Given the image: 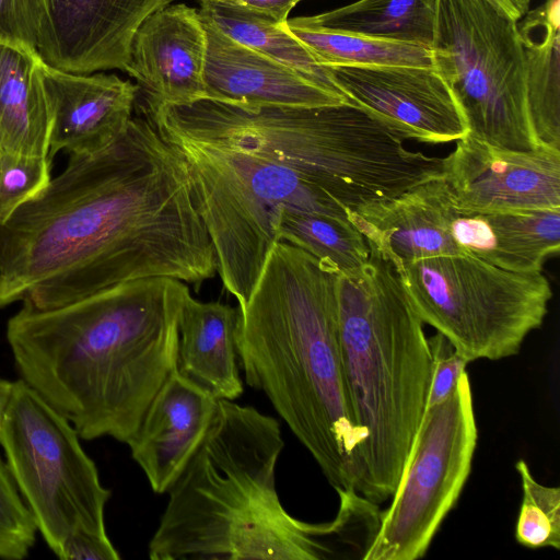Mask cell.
Masks as SVG:
<instances>
[{
	"label": "cell",
	"mask_w": 560,
	"mask_h": 560,
	"mask_svg": "<svg viewBox=\"0 0 560 560\" xmlns=\"http://www.w3.org/2000/svg\"><path fill=\"white\" fill-rule=\"evenodd\" d=\"M217 258L183 158L148 120L66 168L0 223V308L59 307L168 277L199 289Z\"/></svg>",
	"instance_id": "cell-1"
},
{
	"label": "cell",
	"mask_w": 560,
	"mask_h": 560,
	"mask_svg": "<svg viewBox=\"0 0 560 560\" xmlns=\"http://www.w3.org/2000/svg\"><path fill=\"white\" fill-rule=\"evenodd\" d=\"M190 295L168 277L122 282L49 310L22 303L5 336L21 378L83 440L129 444L176 370Z\"/></svg>",
	"instance_id": "cell-2"
},
{
	"label": "cell",
	"mask_w": 560,
	"mask_h": 560,
	"mask_svg": "<svg viewBox=\"0 0 560 560\" xmlns=\"http://www.w3.org/2000/svg\"><path fill=\"white\" fill-rule=\"evenodd\" d=\"M338 273L278 242L238 310L235 343L246 383L261 392L335 490H354L362 433L345 377Z\"/></svg>",
	"instance_id": "cell-3"
},
{
	"label": "cell",
	"mask_w": 560,
	"mask_h": 560,
	"mask_svg": "<svg viewBox=\"0 0 560 560\" xmlns=\"http://www.w3.org/2000/svg\"><path fill=\"white\" fill-rule=\"evenodd\" d=\"M279 422L252 406L219 400L149 544L152 560H324L314 524L281 504Z\"/></svg>",
	"instance_id": "cell-4"
},
{
	"label": "cell",
	"mask_w": 560,
	"mask_h": 560,
	"mask_svg": "<svg viewBox=\"0 0 560 560\" xmlns=\"http://www.w3.org/2000/svg\"><path fill=\"white\" fill-rule=\"evenodd\" d=\"M366 241L364 269L338 275V317L348 394L363 438L355 492L380 504L392 498L420 425L432 355L394 265Z\"/></svg>",
	"instance_id": "cell-5"
},
{
	"label": "cell",
	"mask_w": 560,
	"mask_h": 560,
	"mask_svg": "<svg viewBox=\"0 0 560 560\" xmlns=\"http://www.w3.org/2000/svg\"><path fill=\"white\" fill-rule=\"evenodd\" d=\"M183 158L200 217L212 242L217 272L243 310L278 238L282 211L350 221L328 192L283 165L224 147L159 131ZM351 222V221H350Z\"/></svg>",
	"instance_id": "cell-6"
},
{
	"label": "cell",
	"mask_w": 560,
	"mask_h": 560,
	"mask_svg": "<svg viewBox=\"0 0 560 560\" xmlns=\"http://www.w3.org/2000/svg\"><path fill=\"white\" fill-rule=\"evenodd\" d=\"M395 270L422 323L468 362L516 355L542 325L552 298L541 271L506 270L467 254L420 259Z\"/></svg>",
	"instance_id": "cell-7"
},
{
	"label": "cell",
	"mask_w": 560,
	"mask_h": 560,
	"mask_svg": "<svg viewBox=\"0 0 560 560\" xmlns=\"http://www.w3.org/2000/svg\"><path fill=\"white\" fill-rule=\"evenodd\" d=\"M430 49L459 106L466 135L508 150L539 147L528 115L516 21L488 0H439Z\"/></svg>",
	"instance_id": "cell-8"
},
{
	"label": "cell",
	"mask_w": 560,
	"mask_h": 560,
	"mask_svg": "<svg viewBox=\"0 0 560 560\" xmlns=\"http://www.w3.org/2000/svg\"><path fill=\"white\" fill-rule=\"evenodd\" d=\"M80 439L70 421L36 390L22 378L14 382L0 445L37 529L55 555L77 529L107 534L110 490L102 485Z\"/></svg>",
	"instance_id": "cell-9"
},
{
	"label": "cell",
	"mask_w": 560,
	"mask_h": 560,
	"mask_svg": "<svg viewBox=\"0 0 560 560\" xmlns=\"http://www.w3.org/2000/svg\"><path fill=\"white\" fill-rule=\"evenodd\" d=\"M478 440L471 385L465 371L453 392L424 409L399 482L363 560L422 558L456 504Z\"/></svg>",
	"instance_id": "cell-10"
},
{
	"label": "cell",
	"mask_w": 560,
	"mask_h": 560,
	"mask_svg": "<svg viewBox=\"0 0 560 560\" xmlns=\"http://www.w3.org/2000/svg\"><path fill=\"white\" fill-rule=\"evenodd\" d=\"M442 177L456 206L466 211L560 209V150L492 147L468 135L443 158Z\"/></svg>",
	"instance_id": "cell-11"
},
{
	"label": "cell",
	"mask_w": 560,
	"mask_h": 560,
	"mask_svg": "<svg viewBox=\"0 0 560 560\" xmlns=\"http://www.w3.org/2000/svg\"><path fill=\"white\" fill-rule=\"evenodd\" d=\"M325 67L350 103L405 127L418 141L450 142L467 133L459 106L434 67Z\"/></svg>",
	"instance_id": "cell-12"
},
{
	"label": "cell",
	"mask_w": 560,
	"mask_h": 560,
	"mask_svg": "<svg viewBox=\"0 0 560 560\" xmlns=\"http://www.w3.org/2000/svg\"><path fill=\"white\" fill-rule=\"evenodd\" d=\"M175 0H47L37 49L44 62L70 72H126L133 36L153 12Z\"/></svg>",
	"instance_id": "cell-13"
},
{
	"label": "cell",
	"mask_w": 560,
	"mask_h": 560,
	"mask_svg": "<svg viewBox=\"0 0 560 560\" xmlns=\"http://www.w3.org/2000/svg\"><path fill=\"white\" fill-rule=\"evenodd\" d=\"M206 51L199 12L184 3L170 4L137 30L126 72L137 80L147 108L188 105L206 98Z\"/></svg>",
	"instance_id": "cell-14"
},
{
	"label": "cell",
	"mask_w": 560,
	"mask_h": 560,
	"mask_svg": "<svg viewBox=\"0 0 560 560\" xmlns=\"http://www.w3.org/2000/svg\"><path fill=\"white\" fill-rule=\"evenodd\" d=\"M40 73L49 105V158L95 153L118 138L131 119L138 85L116 74L75 73L44 61Z\"/></svg>",
	"instance_id": "cell-15"
},
{
	"label": "cell",
	"mask_w": 560,
	"mask_h": 560,
	"mask_svg": "<svg viewBox=\"0 0 560 560\" xmlns=\"http://www.w3.org/2000/svg\"><path fill=\"white\" fill-rule=\"evenodd\" d=\"M201 20L207 34L206 98L244 107L349 102L290 67L230 38L206 19Z\"/></svg>",
	"instance_id": "cell-16"
},
{
	"label": "cell",
	"mask_w": 560,
	"mask_h": 560,
	"mask_svg": "<svg viewBox=\"0 0 560 560\" xmlns=\"http://www.w3.org/2000/svg\"><path fill=\"white\" fill-rule=\"evenodd\" d=\"M219 400L177 369L155 395L128 444L155 493H167L202 443Z\"/></svg>",
	"instance_id": "cell-17"
},
{
	"label": "cell",
	"mask_w": 560,
	"mask_h": 560,
	"mask_svg": "<svg viewBox=\"0 0 560 560\" xmlns=\"http://www.w3.org/2000/svg\"><path fill=\"white\" fill-rule=\"evenodd\" d=\"M454 200L443 177L428 180L351 223L395 269L420 259L460 255L448 230Z\"/></svg>",
	"instance_id": "cell-18"
},
{
	"label": "cell",
	"mask_w": 560,
	"mask_h": 560,
	"mask_svg": "<svg viewBox=\"0 0 560 560\" xmlns=\"http://www.w3.org/2000/svg\"><path fill=\"white\" fill-rule=\"evenodd\" d=\"M238 308L187 298L179 322L177 372L218 400L243 393L235 343Z\"/></svg>",
	"instance_id": "cell-19"
},
{
	"label": "cell",
	"mask_w": 560,
	"mask_h": 560,
	"mask_svg": "<svg viewBox=\"0 0 560 560\" xmlns=\"http://www.w3.org/2000/svg\"><path fill=\"white\" fill-rule=\"evenodd\" d=\"M36 50L0 42V152L49 156L51 116Z\"/></svg>",
	"instance_id": "cell-20"
},
{
	"label": "cell",
	"mask_w": 560,
	"mask_h": 560,
	"mask_svg": "<svg viewBox=\"0 0 560 560\" xmlns=\"http://www.w3.org/2000/svg\"><path fill=\"white\" fill-rule=\"evenodd\" d=\"M527 108L539 145L560 150V0H546L517 25Z\"/></svg>",
	"instance_id": "cell-21"
},
{
	"label": "cell",
	"mask_w": 560,
	"mask_h": 560,
	"mask_svg": "<svg viewBox=\"0 0 560 560\" xmlns=\"http://www.w3.org/2000/svg\"><path fill=\"white\" fill-rule=\"evenodd\" d=\"M439 0H358L301 21L316 27L431 47Z\"/></svg>",
	"instance_id": "cell-22"
},
{
	"label": "cell",
	"mask_w": 560,
	"mask_h": 560,
	"mask_svg": "<svg viewBox=\"0 0 560 560\" xmlns=\"http://www.w3.org/2000/svg\"><path fill=\"white\" fill-rule=\"evenodd\" d=\"M199 2L200 16L230 38L290 67L315 84L346 97L334 83L327 68L319 65L283 24L247 9L207 0Z\"/></svg>",
	"instance_id": "cell-23"
},
{
	"label": "cell",
	"mask_w": 560,
	"mask_h": 560,
	"mask_svg": "<svg viewBox=\"0 0 560 560\" xmlns=\"http://www.w3.org/2000/svg\"><path fill=\"white\" fill-rule=\"evenodd\" d=\"M283 27L322 66L434 67L430 47L308 25L300 16Z\"/></svg>",
	"instance_id": "cell-24"
},
{
	"label": "cell",
	"mask_w": 560,
	"mask_h": 560,
	"mask_svg": "<svg viewBox=\"0 0 560 560\" xmlns=\"http://www.w3.org/2000/svg\"><path fill=\"white\" fill-rule=\"evenodd\" d=\"M277 231L279 241L303 249L339 276H357L369 261L366 237L348 220L284 210Z\"/></svg>",
	"instance_id": "cell-25"
},
{
	"label": "cell",
	"mask_w": 560,
	"mask_h": 560,
	"mask_svg": "<svg viewBox=\"0 0 560 560\" xmlns=\"http://www.w3.org/2000/svg\"><path fill=\"white\" fill-rule=\"evenodd\" d=\"M515 469L522 486V502L515 526L516 541L527 548H560V488L539 483L525 459Z\"/></svg>",
	"instance_id": "cell-26"
},
{
	"label": "cell",
	"mask_w": 560,
	"mask_h": 560,
	"mask_svg": "<svg viewBox=\"0 0 560 560\" xmlns=\"http://www.w3.org/2000/svg\"><path fill=\"white\" fill-rule=\"evenodd\" d=\"M51 159L0 152V223L50 182Z\"/></svg>",
	"instance_id": "cell-27"
},
{
	"label": "cell",
	"mask_w": 560,
	"mask_h": 560,
	"mask_svg": "<svg viewBox=\"0 0 560 560\" xmlns=\"http://www.w3.org/2000/svg\"><path fill=\"white\" fill-rule=\"evenodd\" d=\"M37 532L34 516L0 457V558L21 560L27 557Z\"/></svg>",
	"instance_id": "cell-28"
},
{
	"label": "cell",
	"mask_w": 560,
	"mask_h": 560,
	"mask_svg": "<svg viewBox=\"0 0 560 560\" xmlns=\"http://www.w3.org/2000/svg\"><path fill=\"white\" fill-rule=\"evenodd\" d=\"M47 0H0V42L38 49Z\"/></svg>",
	"instance_id": "cell-29"
},
{
	"label": "cell",
	"mask_w": 560,
	"mask_h": 560,
	"mask_svg": "<svg viewBox=\"0 0 560 560\" xmlns=\"http://www.w3.org/2000/svg\"><path fill=\"white\" fill-rule=\"evenodd\" d=\"M429 345L432 364L425 408L441 402L453 392L469 363L440 332L429 338Z\"/></svg>",
	"instance_id": "cell-30"
},
{
	"label": "cell",
	"mask_w": 560,
	"mask_h": 560,
	"mask_svg": "<svg viewBox=\"0 0 560 560\" xmlns=\"http://www.w3.org/2000/svg\"><path fill=\"white\" fill-rule=\"evenodd\" d=\"M56 556L61 560L120 559L107 534H96L85 529L71 533Z\"/></svg>",
	"instance_id": "cell-31"
},
{
	"label": "cell",
	"mask_w": 560,
	"mask_h": 560,
	"mask_svg": "<svg viewBox=\"0 0 560 560\" xmlns=\"http://www.w3.org/2000/svg\"><path fill=\"white\" fill-rule=\"evenodd\" d=\"M215 3L247 9L284 24L291 10L302 0H207Z\"/></svg>",
	"instance_id": "cell-32"
},
{
	"label": "cell",
	"mask_w": 560,
	"mask_h": 560,
	"mask_svg": "<svg viewBox=\"0 0 560 560\" xmlns=\"http://www.w3.org/2000/svg\"><path fill=\"white\" fill-rule=\"evenodd\" d=\"M497 9L514 21L523 18L529 8L530 0H488Z\"/></svg>",
	"instance_id": "cell-33"
},
{
	"label": "cell",
	"mask_w": 560,
	"mask_h": 560,
	"mask_svg": "<svg viewBox=\"0 0 560 560\" xmlns=\"http://www.w3.org/2000/svg\"><path fill=\"white\" fill-rule=\"evenodd\" d=\"M14 389V382L0 378V432Z\"/></svg>",
	"instance_id": "cell-34"
}]
</instances>
